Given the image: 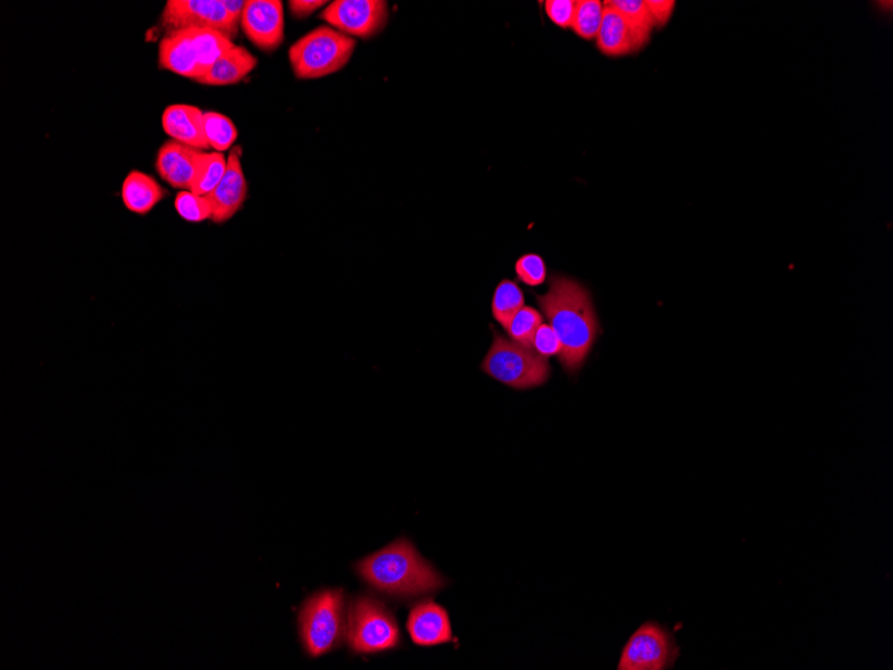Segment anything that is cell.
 <instances>
[{
	"label": "cell",
	"mask_w": 893,
	"mask_h": 670,
	"mask_svg": "<svg viewBox=\"0 0 893 670\" xmlns=\"http://www.w3.org/2000/svg\"><path fill=\"white\" fill-rule=\"evenodd\" d=\"M353 570L370 591L400 603L432 596L446 585L444 577L405 536L362 558Z\"/></svg>",
	"instance_id": "6da1fadb"
},
{
	"label": "cell",
	"mask_w": 893,
	"mask_h": 670,
	"mask_svg": "<svg viewBox=\"0 0 893 670\" xmlns=\"http://www.w3.org/2000/svg\"><path fill=\"white\" fill-rule=\"evenodd\" d=\"M537 302L561 340L558 359L562 367L568 374H577L593 350L600 331L589 291L567 277L554 276L548 293L537 296Z\"/></svg>",
	"instance_id": "7a4b0ae2"
},
{
	"label": "cell",
	"mask_w": 893,
	"mask_h": 670,
	"mask_svg": "<svg viewBox=\"0 0 893 670\" xmlns=\"http://www.w3.org/2000/svg\"><path fill=\"white\" fill-rule=\"evenodd\" d=\"M347 622L343 589H322L306 597L298 611V634L305 656L315 660L341 648Z\"/></svg>",
	"instance_id": "3957f363"
},
{
	"label": "cell",
	"mask_w": 893,
	"mask_h": 670,
	"mask_svg": "<svg viewBox=\"0 0 893 670\" xmlns=\"http://www.w3.org/2000/svg\"><path fill=\"white\" fill-rule=\"evenodd\" d=\"M348 648L353 656H374L402 646L393 611L370 594H357L348 609Z\"/></svg>",
	"instance_id": "277c9868"
},
{
	"label": "cell",
	"mask_w": 893,
	"mask_h": 670,
	"mask_svg": "<svg viewBox=\"0 0 893 670\" xmlns=\"http://www.w3.org/2000/svg\"><path fill=\"white\" fill-rule=\"evenodd\" d=\"M356 49V39L330 26L315 28L289 49L295 78L322 79L343 71Z\"/></svg>",
	"instance_id": "5b68a950"
},
{
	"label": "cell",
	"mask_w": 893,
	"mask_h": 670,
	"mask_svg": "<svg viewBox=\"0 0 893 670\" xmlns=\"http://www.w3.org/2000/svg\"><path fill=\"white\" fill-rule=\"evenodd\" d=\"M480 368L490 378L514 390L536 389L550 378L548 357L496 332Z\"/></svg>",
	"instance_id": "8992f818"
},
{
	"label": "cell",
	"mask_w": 893,
	"mask_h": 670,
	"mask_svg": "<svg viewBox=\"0 0 893 670\" xmlns=\"http://www.w3.org/2000/svg\"><path fill=\"white\" fill-rule=\"evenodd\" d=\"M680 648L675 635L655 621L642 623L624 646L618 670H665L675 667Z\"/></svg>",
	"instance_id": "52a82bcc"
},
{
	"label": "cell",
	"mask_w": 893,
	"mask_h": 670,
	"mask_svg": "<svg viewBox=\"0 0 893 670\" xmlns=\"http://www.w3.org/2000/svg\"><path fill=\"white\" fill-rule=\"evenodd\" d=\"M390 16L382 0H335L326 5L322 20L352 38H373L385 30Z\"/></svg>",
	"instance_id": "ba28073f"
},
{
	"label": "cell",
	"mask_w": 893,
	"mask_h": 670,
	"mask_svg": "<svg viewBox=\"0 0 893 670\" xmlns=\"http://www.w3.org/2000/svg\"><path fill=\"white\" fill-rule=\"evenodd\" d=\"M162 25L171 31L214 30L228 37L237 36L223 0H169L162 11Z\"/></svg>",
	"instance_id": "9c48e42d"
},
{
	"label": "cell",
	"mask_w": 893,
	"mask_h": 670,
	"mask_svg": "<svg viewBox=\"0 0 893 670\" xmlns=\"http://www.w3.org/2000/svg\"><path fill=\"white\" fill-rule=\"evenodd\" d=\"M243 34L263 51H275L286 36V18L280 0H248L241 18Z\"/></svg>",
	"instance_id": "30bf717a"
},
{
	"label": "cell",
	"mask_w": 893,
	"mask_h": 670,
	"mask_svg": "<svg viewBox=\"0 0 893 670\" xmlns=\"http://www.w3.org/2000/svg\"><path fill=\"white\" fill-rule=\"evenodd\" d=\"M411 641L422 648L450 644L454 639L449 611L432 599L422 601L407 618Z\"/></svg>",
	"instance_id": "8fae6325"
},
{
	"label": "cell",
	"mask_w": 893,
	"mask_h": 670,
	"mask_svg": "<svg viewBox=\"0 0 893 670\" xmlns=\"http://www.w3.org/2000/svg\"><path fill=\"white\" fill-rule=\"evenodd\" d=\"M248 181L243 173L239 150H231L225 176L206 198L212 205V222L225 224L242 210L248 199Z\"/></svg>",
	"instance_id": "7c38bea8"
},
{
	"label": "cell",
	"mask_w": 893,
	"mask_h": 670,
	"mask_svg": "<svg viewBox=\"0 0 893 670\" xmlns=\"http://www.w3.org/2000/svg\"><path fill=\"white\" fill-rule=\"evenodd\" d=\"M201 150L167 141L156 154V172L174 189L190 190Z\"/></svg>",
	"instance_id": "4fadbf2b"
},
{
	"label": "cell",
	"mask_w": 893,
	"mask_h": 670,
	"mask_svg": "<svg viewBox=\"0 0 893 670\" xmlns=\"http://www.w3.org/2000/svg\"><path fill=\"white\" fill-rule=\"evenodd\" d=\"M162 127L173 141L204 150L207 141L204 131V112L191 105H172L162 115Z\"/></svg>",
	"instance_id": "5bb4252c"
},
{
	"label": "cell",
	"mask_w": 893,
	"mask_h": 670,
	"mask_svg": "<svg viewBox=\"0 0 893 670\" xmlns=\"http://www.w3.org/2000/svg\"><path fill=\"white\" fill-rule=\"evenodd\" d=\"M159 65L164 71L199 80L201 71L188 30L171 31L159 46Z\"/></svg>",
	"instance_id": "9a60e30c"
},
{
	"label": "cell",
	"mask_w": 893,
	"mask_h": 670,
	"mask_svg": "<svg viewBox=\"0 0 893 670\" xmlns=\"http://www.w3.org/2000/svg\"><path fill=\"white\" fill-rule=\"evenodd\" d=\"M596 46L606 56H624L642 49L629 23L608 2L603 3V18Z\"/></svg>",
	"instance_id": "2e32d148"
},
{
	"label": "cell",
	"mask_w": 893,
	"mask_h": 670,
	"mask_svg": "<svg viewBox=\"0 0 893 670\" xmlns=\"http://www.w3.org/2000/svg\"><path fill=\"white\" fill-rule=\"evenodd\" d=\"M256 67L257 58L242 46H235V48L226 51L197 83L207 86L239 84Z\"/></svg>",
	"instance_id": "e0dca14e"
},
{
	"label": "cell",
	"mask_w": 893,
	"mask_h": 670,
	"mask_svg": "<svg viewBox=\"0 0 893 670\" xmlns=\"http://www.w3.org/2000/svg\"><path fill=\"white\" fill-rule=\"evenodd\" d=\"M165 189L147 173L133 170L122 184L121 198L127 211L144 216L165 199Z\"/></svg>",
	"instance_id": "ac0fdd59"
},
{
	"label": "cell",
	"mask_w": 893,
	"mask_h": 670,
	"mask_svg": "<svg viewBox=\"0 0 893 670\" xmlns=\"http://www.w3.org/2000/svg\"><path fill=\"white\" fill-rule=\"evenodd\" d=\"M191 42L199 61L201 74L207 73L214 63L222 58L226 51L235 48L234 40L225 34L214 30H188ZM201 75V77H202Z\"/></svg>",
	"instance_id": "d6986e66"
},
{
	"label": "cell",
	"mask_w": 893,
	"mask_h": 670,
	"mask_svg": "<svg viewBox=\"0 0 893 670\" xmlns=\"http://www.w3.org/2000/svg\"><path fill=\"white\" fill-rule=\"evenodd\" d=\"M226 167H228V160L223 153H204L201 152L199 161H197V169L193 184H191V192L199 195H207L217 188L222 182Z\"/></svg>",
	"instance_id": "ffe728a7"
},
{
	"label": "cell",
	"mask_w": 893,
	"mask_h": 670,
	"mask_svg": "<svg viewBox=\"0 0 893 670\" xmlns=\"http://www.w3.org/2000/svg\"><path fill=\"white\" fill-rule=\"evenodd\" d=\"M608 3L629 23L638 43L643 48L651 39L655 27L646 0H608Z\"/></svg>",
	"instance_id": "44dd1931"
},
{
	"label": "cell",
	"mask_w": 893,
	"mask_h": 670,
	"mask_svg": "<svg viewBox=\"0 0 893 670\" xmlns=\"http://www.w3.org/2000/svg\"><path fill=\"white\" fill-rule=\"evenodd\" d=\"M525 307V294L516 282L503 280L496 287L492 299V315L504 329L512 325L514 317Z\"/></svg>",
	"instance_id": "7402d4cb"
},
{
	"label": "cell",
	"mask_w": 893,
	"mask_h": 670,
	"mask_svg": "<svg viewBox=\"0 0 893 670\" xmlns=\"http://www.w3.org/2000/svg\"><path fill=\"white\" fill-rule=\"evenodd\" d=\"M204 131L209 148H213L218 153L234 147L239 137L237 127L229 117L216 112L204 113Z\"/></svg>",
	"instance_id": "603a6c76"
},
{
	"label": "cell",
	"mask_w": 893,
	"mask_h": 670,
	"mask_svg": "<svg viewBox=\"0 0 893 670\" xmlns=\"http://www.w3.org/2000/svg\"><path fill=\"white\" fill-rule=\"evenodd\" d=\"M603 18V3L600 0H577V13L573 30L578 37L593 40L599 37Z\"/></svg>",
	"instance_id": "cb8c5ba5"
},
{
	"label": "cell",
	"mask_w": 893,
	"mask_h": 670,
	"mask_svg": "<svg viewBox=\"0 0 893 670\" xmlns=\"http://www.w3.org/2000/svg\"><path fill=\"white\" fill-rule=\"evenodd\" d=\"M543 325L542 316L532 307H525L514 317L512 325L507 328L513 342L533 350V340L538 328Z\"/></svg>",
	"instance_id": "d4e9b609"
},
{
	"label": "cell",
	"mask_w": 893,
	"mask_h": 670,
	"mask_svg": "<svg viewBox=\"0 0 893 670\" xmlns=\"http://www.w3.org/2000/svg\"><path fill=\"white\" fill-rule=\"evenodd\" d=\"M178 216L185 222L199 224L212 219V205L206 195H199L191 190H181L174 200Z\"/></svg>",
	"instance_id": "484cf974"
},
{
	"label": "cell",
	"mask_w": 893,
	"mask_h": 670,
	"mask_svg": "<svg viewBox=\"0 0 893 670\" xmlns=\"http://www.w3.org/2000/svg\"><path fill=\"white\" fill-rule=\"evenodd\" d=\"M518 279L530 287L542 286L546 281L548 268L544 260L539 254H525L515 265Z\"/></svg>",
	"instance_id": "4316f807"
},
{
	"label": "cell",
	"mask_w": 893,
	"mask_h": 670,
	"mask_svg": "<svg viewBox=\"0 0 893 670\" xmlns=\"http://www.w3.org/2000/svg\"><path fill=\"white\" fill-rule=\"evenodd\" d=\"M544 11L556 26L570 28L576 18L577 2L576 0H548L544 2Z\"/></svg>",
	"instance_id": "83f0119b"
},
{
	"label": "cell",
	"mask_w": 893,
	"mask_h": 670,
	"mask_svg": "<svg viewBox=\"0 0 893 670\" xmlns=\"http://www.w3.org/2000/svg\"><path fill=\"white\" fill-rule=\"evenodd\" d=\"M533 351L543 357L559 356L562 354V343L553 328L548 325L538 328L536 340H533Z\"/></svg>",
	"instance_id": "f1b7e54d"
},
{
	"label": "cell",
	"mask_w": 893,
	"mask_h": 670,
	"mask_svg": "<svg viewBox=\"0 0 893 670\" xmlns=\"http://www.w3.org/2000/svg\"><path fill=\"white\" fill-rule=\"evenodd\" d=\"M646 5L651 11L655 26L659 27L668 25L676 9L675 0H646Z\"/></svg>",
	"instance_id": "f546056e"
},
{
	"label": "cell",
	"mask_w": 893,
	"mask_h": 670,
	"mask_svg": "<svg viewBox=\"0 0 893 670\" xmlns=\"http://www.w3.org/2000/svg\"><path fill=\"white\" fill-rule=\"evenodd\" d=\"M328 4L326 0H291V2H288V8L294 18L301 20L309 18V16Z\"/></svg>",
	"instance_id": "4dcf8cb0"
},
{
	"label": "cell",
	"mask_w": 893,
	"mask_h": 670,
	"mask_svg": "<svg viewBox=\"0 0 893 670\" xmlns=\"http://www.w3.org/2000/svg\"><path fill=\"white\" fill-rule=\"evenodd\" d=\"M224 5L226 11H228L231 22H234L237 27L241 26V18L247 2H243V0H224Z\"/></svg>",
	"instance_id": "1f68e13d"
}]
</instances>
